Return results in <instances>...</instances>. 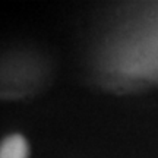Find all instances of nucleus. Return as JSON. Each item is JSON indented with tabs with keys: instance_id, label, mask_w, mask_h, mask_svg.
I'll return each instance as SVG.
<instances>
[{
	"instance_id": "nucleus-1",
	"label": "nucleus",
	"mask_w": 158,
	"mask_h": 158,
	"mask_svg": "<svg viewBox=\"0 0 158 158\" xmlns=\"http://www.w3.org/2000/svg\"><path fill=\"white\" fill-rule=\"evenodd\" d=\"M0 158H29V143L21 133H12L0 142Z\"/></svg>"
}]
</instances>
